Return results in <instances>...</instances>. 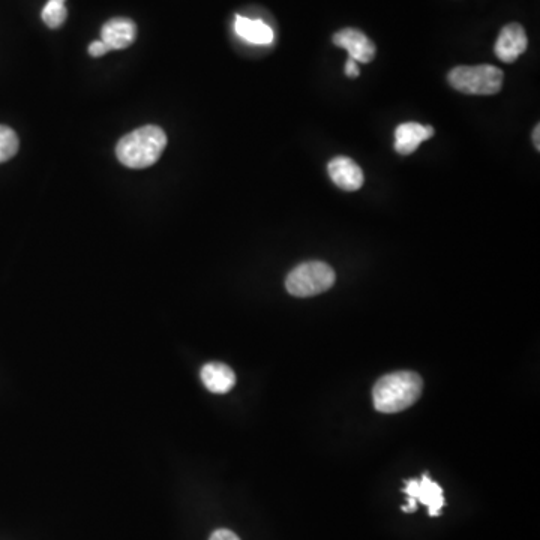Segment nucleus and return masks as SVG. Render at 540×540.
<instances>
[{
	"instance_id": "17",
	"label": "nucleus",
	"mask_w": 540,
	"mask_h": 540,
	"mask_svg": "<svg viewBox=\"0 0 540 540\" xmlns=\"http://www.w3.org/2000/svg\"><path fill=\"white\" fill-rule=\"evenodd\" d=\"M345 75L350 78H357L360 75L359 66H357L356 60L350 59L348 57L347 62H345Z\"/></svg>"
},
{
	"instance_id": "7",
	"label": "nucleus",
	"mask_w": 540,
	"mask_h": 540,
	"mask_svg": "<svg viewBox=\"0 0 540 540\" xmlns=\"http://www.w3.org/2000/svg\"><path fill=\"white\" fill-rule=\"evenodd\" d=\"M333 44L339 48H345L350 54V59L360 63H369L374 60L375 44L360 30L347 27L333 35Z\"/></svg>"
},
{
	"instance_id": "16",
	"label": "nucleus",
	"mask_w": 540,
	"mask_h": 540,
	"mask_svg": "<svg viewBox=\"0 0 540 540\" xmlns=\"http://www.w3.org/2000/svg\"><path fill=\"white\" fill-rule=\"evenodd\" d=\"M209 540H240L237 534L233 531L225 530V528H219V530L213 531Z\"/></svg>"
},
{
	"instance_id": "13",
	"label": "nucleus",
	"mask_w": 540,
	"mask_h": 540,
	"mask_svg": "<svg viewBox=\"0 0 540 540\" xmlns=\"http://www.w3.org/2000/svg\"><path fill=\"white\" fill-rule=\"evenodd\" d=\"M42 21L47 24L50 29H59L68 17L65 3L57 2V0H48L47 5L42 9Z\"/></svg>"
},
{
	"instance_id": "8",
	"label": "nucleus",
	"mask_w": 540,
	"mask_h": 540,
	"mask_svg": "<svg viewBox=\"0 0 540 540\" xmlns=\"http://www.w3.org/2000/svg\"><path fill=\"white\" fill-rule=\"evenodd\" d=\"M327 173H329L332 182L342 191L354 192L362 188L365 182L362 168L347 156H336L327 164Z\"/></svg>"
},
{
	"instance_id": "2",
	"label": "nucleus",
	"mask_w": 540,
	"mask_h": 540,
	"mask_svg": "<svg viewBox=\"0 0 540 540\" xmlns=\"http://www.w3.org/2000/svg\"><path fill=\"white\" fill-rule=\"evenodd\" d=\"M167 146V135L159 126L146 125L120 138L116 156L128 168L152 167Z\"/></svg>"
},
{
	"instance_id": "1",
	"label": "nucleus",
	"mask_w": 540,
	"mask_h": 540,
	"mask_svg": "<svg viewBox=\"0 0 540 540\" xmlns=\"http://www.w3.org/2000/svg\"><path fill=\"white\" fill-rule=\"evenodd\" d=\"M423 380L411 371H398L384 375L372 390L375 410L392 414L407 410L422 395Z\"/></svg>"
},
{
	"instance_id": "10",
	"label": "nucleus",
	"mask_w": 540,
	"mask_h": 540,
	"mask_svg": "<svg viewBox=\"0 0 540 540\" xmlns=\"http://www.w3.org/2000/svg\"><path fill=\"white\" fill-rule=\"evenodd\" d=\"M434 134L432 126L420 125L417 122L401 123L395 129V150L402 156L411 155L423 141L434 137Z\"/></svg>"
},
{
	"instance_id": "3",
	"label": "nucleus",
	"mask_w": 540,
	"mask_h": 540,
	"mask_svg": "<svg viewBox=\"0 0 540 540\" xmlns=\"http://www.w3.org/2000/svg\"><path fill=\"white\" fill-rule=\"evenodd\" d=\"M503 80V71L492 65L456 66L447 75L450 86L465 95H495Z\"/></svg>"
},
{
	"instance_id": "12",
	"label": "nucleus",
	"mask_w": 540,
	"mask_h": 540,
	"mask_svg": "<svg viewBox=\"0 0 540 540\" xmlns=\"http://www.w3.org/2000/svg\"><path fill=\"white\" fill-rule=\"evenodd\" d=\"M234 30L240 38L251 44L269 45L273 41L272 27L267 26L264 21L254 20V18L242 17L236 15L234 20Z\"/></svg>"
},
{
	"instance_id": "14",
	"label": "nucleus",
	"mask_w": 540,
	"mask_h": 540,
	"mask_svg": "<svg viewBox=\"0 0 540 540\" xmlns=\"http://www.w3.org/2000/svg\"><path fill=\"white\" fill-rule=\"evenodd\" d=\"M18 137L8 126L0 125V164L14 158L18 152Z\"/></svg>"
},
{
	"instance_id": "11",
	"label": "nucleus",
	"mask_w": 540,
	"mask_h": 540,
	"mask_svg": "<svg viewBox=\"0 0 540 540\" xmlns=\"http://www.w3.org/2000/svg\"><path fill=\"white\" fill-rule=\"evenodd\" d=\"M201 381L207 390L216 395L230 392L236 384V375L230 366L221 362H210L201 368Z\"/></svg>"
},
{
	"instance_id": "5",
	"label": "nucleus",
	"mask_w": 540,
	"mask_h": 540,
	"mask_svg": "<svg viewBox=\"0 0 540 540\" xmlns=\"http://www.w3.org/2000/svg\"><path fill=\"white\" fill-rule=\"evenodd\" d=\"M404 492L408 497L407 506L402 507L404 512H414L417 509V501H420L428 507L429 515H440L444 506L443 489L428 474H423L420 480H408Z\"/></svg>"
},
{
	"instance_id": "19",
	"label": "nucleus",
	"mask_w": 540,
	"mask_h": 540,
	"mask_svg": "<svg viewBox=\"0 0 540 540\" xmlns=\"http://www.w3.org/2000/svg\"><path fill=\"white\" fill-rule=\"evenodd\" d=\"M57 2L65 3V0H57Z\"/></svg>"
},
{
	"instance_id": "4",
	"label": "nucleus",
	"mask_w": 540,
	"mask_h": 540,
	"mask_svg": "<svg viewBox=\"0 0 540 540\" xmlns=\"http://www.w3.org/2000/svg\"><path fill=\"white\" fill-rule=\"evenodd\" d=\"M335 270L323 261H306L288 273L285 288L294 297H312L330 290L335 284Z\"/></svg>"
},
{
	"instance_id": "18",
	"label": "nucleus",
	"mask_w": 540,
	"mask_h": 540,
	"mask_svg": "<svg viewBox=\"0 0 540 540\" xmlns=\"http://www.w3.org/2000/svg\"><path fill=\"white\" fill-rule=\"evenodd\" d=\"M533 144L536 150H540V125L537 123L536 128L533 129Z\"/></svg>"
},
{
	"instance_id": "6",
	"label": "nucleus",
	"mask_w": 540,
	"mask_h": 540,
	"mask_svg": "<svg viewBox=\"0 0 540 540\" xmlns=\"http://www.w3.org/2000/svg\"><path fill=\"white\" fill-rule=\"evenodd\" d=\"M528 47L527 33L519 23H509L501 29L495 42V54L504 63H513Z\"/></svg>"
},
{
	"instance_id": "15",
	"label": "nucleus",
	"mask_w": 540,
	"mask_h": 540,
	"mask_svg": "<svg viewBox=\"0 0 540 540\" xmlns=\"http://www.w3.org/2000/svg\"><path fill=\"white\" fill-rule=\"evenodd\" d=\"M108 51H111V48L102 41H93L92 44L89 45V54L92 57L104 56Z\"/></svg>"
},
{
	"instance_id": "9",
	"label": "nucleus",
	"mask_w": 540,
	"mask_h": 540,
	"mask_svg": "<svg viewBox=\"0 0 540 540\" xmlns=\"http://www.w3.org/2000/svg\"><path fill=\"white\" fill-rule=\"evenodd\" d=\"M137 38V26L129 18H111L101 29V41L111 50H123L134 44Z\"/></svg>"
}]
</instances>
